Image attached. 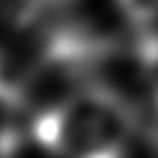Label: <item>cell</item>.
I'll return each mask as SVG.
<instances>
[{"mask_svg": "<svg viewBox=\"0 0 158 158\" xmlns=\"http://www.w3.org/2000/svg\"><path fill=\"white\" fill-rule=\"evenodd\" d=\"M133 114L114 91L84 86L32 121L35 141L57 158H126Z\"/></svg>", "mask_w": 158, "mask_h": 158, "instance_id": "6da1fadb", "label": "cell"}, {"mask_svg": "<svg viewBox=\"0 0 158 158\" xmlns=\"http://www.w3.org/2000/svg\"><path fill=\"white\" fill-rule=\"evenodd\" d=\"M37 57H20L0 49V104H25L37 89Z\"/></svg>", "mask_w": 158, "mask_h": 158, "instance_id": "7a4b0ae2", "label": "cell"}, {"mask_svg": "<svg viewBox=\"0 0 158 158\" xmlns=\"http://www.w3.org/2000/svg\"><path fill=\"white\" fill-rule=\"evenodd\" d=\"M138 67L153 96L158 99V35L143 37L138 42Z\"/></svg>", "mask_w": 158, "mask_h": 158, "instance_id": "3957f363", "label": "cell"}, {"mask_svg": "<svg viewBox=\"0 0 158 158\" xmlns=\"http://www.w3.org/2000/svg\"><path fill=\"white\" fill-rule=\"evenodd\" d=\"M121 15H126L131 22L146 25L158 17V0H114Z\"/></svg>", "mask_w": 158, "mask_h": 158, "instance_id": "277c9868", "label": "cell"}, {"mask_svg": "<svg viewBox=\"0 0 158 158\" xmlns=\"http://www.w3.org/2000/svg\"><path fill=\"white\" fill-rule=\"evenodd\" d=\"M15 143H17V138L10 131H0V158H12L15 156Z\"/></svg>", "mask_w": 158, "mask_h": 158, "instance_id": "5b68a950", "label": "cell"}, {"mask_svg": "<svg viewBox=\"0 0 158 158\" xmlns=\"http://www.w3.org/2000/svg\"><path fill=\"white\" fill-rule=\"evenodd\" d=\"M32 10H40V7H54V5H62V2H69V0H27Z\"/></svg>", "mask_w": 158, "mask_h": 158, "instance_id": "8992f818", "label": "cell"}]
</instances>
